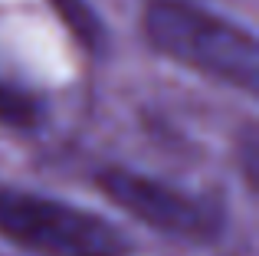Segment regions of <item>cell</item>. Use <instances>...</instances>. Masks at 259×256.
<instances>
[{"label": "cell", "instance_id": "1", "mask_svg": "<svg viewBox=\"0 0 259 256\" xmlns=\"http://www.w3.org/2000/svg\"><path fill=\"white\" fill-rule=\"evenodd\" d=\"M145 36L181 66L256 92L259 50L253 33L184 0H154L145 10Z\"/></svg>", "mask_w": 259, "mask_h": 256}, {"label": "cell", "instance_id": "2", "mask_svg": "<svg viewBox=\"0 0 259 256\" xmlns=\"http://www.w3.org/2000/svg\"><path fill=\"white\" fill-rule=\"evenodd\" d=\"M0 237L33 256H125L115 224L30 191H0Z\"/></svg>", "mask_w": 259, "mask_h": 256}, {"label": "cell", "instance_id": "3", "mask_svg": "<svg viewBox=\"0 0 259 256\" xmlns=\"http://www.w3.org/2000/svg\"><path fill=\"white\" fill-rule=\"evenodd\" d=\"M99 184L132 217L145 220L148 227H158V230L171 233V237L207 240L223 224V210L217 200L200 197V194H187L174 184L145 178V174L112 167V171H105L99 178Z\"/></svg>", "mask_w": 259, "mask_h": 256}, {"label": "cell", "instance_id": "4", "mask_svg": "<svg viewBox=\"0 0 259 256\" xmlns=\"http://www.w3.org/2000/svg\"><path fill=\"white\" fill-rule=\"evenodd\" d=\"M36 112H39L36 102H30L23 92H17V89L0 82V118H4V122H20V125L36 122Z\"/></svg>", "mask_w": 259, "mask_h": 256}]
</instances>
